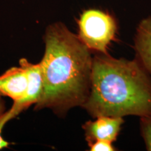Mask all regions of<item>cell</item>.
I'll list each match as a JSON object with an SVG mask.
<instances>
[{"label": "cell", "mask_w": 151, "mask_h": 151, "mask_svg": "<svg viewBox=\"0 0 151 151\" xmlns=\"http://www.w3.org/2000/svg\"><path fill=\"white\" fill-rule=\"evenodd\" d=\"M22 111V109L14 104L10 110L5 111L4 104L2 100L0 99V150L4 148H8L10 144V143L4 140L1 136V131H2L4 126L6 124V122L16 117Z\"/></svg>", "instance_id": "cell-8"}, {"label": "cell", "mask_w": 151, "mask_h": 151, "mask_svg": "<svg viewBox=\"0 0 151 151\" xmlns=\"http://www.w3.org/2000/svg\"><path fill=\"white\" fill-rule=\"evenodd\" d=\"M94 119L83 125L88 143L101 140L112 143L116 141L124 123L123 118L101 116Z\"/></svg>", "instance_id": "cell-4"}, {"label": "cell", "mask_w": 151, "mask_h": 151, "mask_svg": "<svg viewBox=\"0 0 151 151\" xmlns=\"http://www.w3.org/2000/svg\"><path fill=\"white\" fill-rule=\"evenodd\" d=\"M78 37L90 51L108 55L109 45L116 40L118 22L106 11L90 9L83 11L78 20Z\"/></svg>", "instance_id": "cell-3"}, {"label": "cell", "mask_w": 151, "mask_h": 151, "mask_svg": "<svg viewBox=\"0 0 151 151\" xmlns=\"http://www.w3.org/2000/svg\"><path fill=\"white\" fill-rule=\"evenodd\" d=\"M28 77L22 67H12L0 75V96L9 97L18 101L25 97Z\"/></svg>", "instance_id": "cell-5"}, {"label": "cell", "mask_w": 151, "mask_h": 151, "mask_svg": "<svg viewBox=\"0 0 151 151\" xmlns=\"http://www.w3.org/2000/svg\"><path fill=\"white\" fill-rule=\"evenodd\" d=\"M19 64L27 72L28 86L25 97L20 101H14V104L23 111L33 104H36L40 99L43 92V77L40 63L32 64L22 58Z\"/></svg>", "instance_id": "cell-6"}, {"label": "cell", "mask_w": 151, "mask_h": 151, "mask_svg": "<svg viewBox=\"0 0 151 151\" xmlns=\"http://www.w3.org/2000/svg\"><path fill=\"white\" fill-rule=\"evenodd\" d=\"M40 62L43 92L35 109L48 108L59 116L82 106L90 91L91 51L62 22L49 25Z\"/></svg>", "instance_id": "cell-1"}, {"label": "cell", "mask_w": 151, "mask_h": 151, "mask_svg": "<svg viewBox=\"0 0 151 151\" xmlns=\"http://www.w3.org/2000/svg\"><path fill=\"white\" fill-rule=\"evenodd\" d=\"M136 58L151 75V17L139 24L134 39Z\"/></svg>", "instance_id": "cell-7"}, {"label": "cell", "mask_w": 151, "mask_h": 151, "mask_svg": "<svg viewBox=\"0 0 151 151\" xmlns=\"http://www.w3.org/2000/svg\"><path fill=\"white\" fill-rule=\"evenodd\" d=\"M88 144L90 150L91 151H114L117 150L112 142L107 141H96Z\"/></svg>", "instance_id": "cell-10"}, {"label": "cell", "mask_w": 151, "mask_h": 151, "mask_svg": "<svg viewBox=\"0 0 151 151\" xmlns=\"http://www.w3.org/2000/svg\"><path fill=\"white\" fill-rule=\"evenodd\" d=\"M81 107L94 118L151 115V75L137 58L97 53L89 96Z\"/></svg>", "instance_id": "cell-2"}, {"label": "cell", "mask_w": 151, "mask_h": 151, "mask_svg": "<svg viewBox=\"0 0 151 151\" xmlns=\"http://www.w3.org/2000/svg\"><path fill=\"white\" fill-rule=\"evenodd\" d=\"M141 135L147 150L151 151V115L140 117Z\"/></svg>", "instance_id": "cell-9"}]
</instances>
